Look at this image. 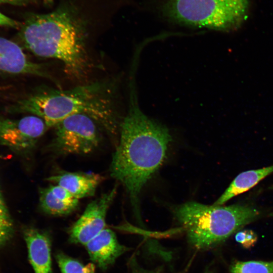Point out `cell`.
I'll list each match as a JSON object with an SVG mask.
<instances>
[{
	"label": "cell",
	"mask_w": 273,
	"mask_h": 273,
	"mask_svg": "<svg viewBox=\"0 0 273 273\" xmlns=\"http://www.w3.org/2000/svg\"><path fill=\"white\" fill-rule=\"evenodd\" d=\"M44 3L47 5H50L53 2V0H43Z\"/></svg>",
	"instance_id": "obj_23"
},
{
	"label": "cell",
	"mask_w": 273,
	"mask_h": 273,
	"mask_svg": "<svg viewBox=\"0 0 273 273\" xmlns=\"http://www.w3.org/2000/svg\"><path fill=\"white\" fill-rule=\"evenodd\" d=\"M13 230L11 219L0 193V246L9 240Z\"/></svg>",
	"instance_id": "obj_17"
},
{
	"label": "cell",
	"mask_w": 273,
	"mask_h": 273,
	"mask_svg": "<svg viewBox=\"0 0 273 273\" xmlns=\"http://www.w3.org/2000/svg\"><path fill=\"white\" fill-rule=\"evenodd\" d=\"M0 72L16 75H33L54 80L42 64L30 61L20 46L1 36Z\"/></svg>",
	"instance_id": "obj_9"
},
{
	"label": "cell",
	"mask_w": 273,
	"mask_h": 273,
	"mask_svg": "<svg viewBox=\"0 0 273 273\" xmlns=\"http://www.w3.org/2000/svg\"><path fill=\"white\" fill-rule=\"evenodd\" d=\"M39 205L47 214L55 216L68 215L77 208L79 202L67 203L56 197L49 187L41 188L39 193Z\"/></svg>",
	"instance_id": "obj_14"
},
{
	"label": "cell",
	"mask_w": 273,
	"mask_h": 273,
	"mask_svg": "<svg viewBox=\"0 0 273 273\" xmlns=\"http://www.w3.org/2000/svg\"><path fill=\"white\" fill-rule=\"evenodd\" d=\"M86 34L82 22L61 8L28 18L21 26L20 38L34 55L59 60L68 74L79 78L90 67Z\"/></svg>",
	"instance_id": "obj_3"
},
{
	"label": "cell",
	"mask_w": 273,
	"mask_h": 273,
	"mask_svg": "<svg viewBox=\"0 0 273 273\" xmlns=\"http://www.w3.org/2000/svg\"><path fill=\"white\" fill-rule=\"evenodd\" d=\"M56 259L62 273L95 272V266L93 263L84 265L64 253H58Z\"/></svg>",
	"instance_id": "obj_15"
},
{
	"label": "cell",
	"mask_w": 273,
	"mask_h": 273,
	"mask_svg": "<svg viewBox=\"0 0 273 273\" xmlns=\"http://www.w3.org/2000/svg\"><path fill=\"white\" fill-rule=\"evenodd\" d=\"M163 9L172 21L188 26L230 31L246 20L248 0H164Z\"/></svg>",
	"instance_id": "obj_5"
},
{
	"label": "cell",
	"mask_w": 273,
	"mask_h": 273,
	"mask_svg": "<svg viewBox=\"0 0 273 273\" xmlns=\"http://www.w3.org/2000/svg\"><path fill=\"white\" fill-rule=\"evenodd\" d=\"M49 127L41 118L33 115L17 120L0 118V140L15 150L33 148Z\"/></svg>",
	"instance_id": "obj_8"
},
{
	"label": "cell",
	"mask_w": 273,
	"mask_h": 273,
	"mask_svg": "<svg viewBox=\"0 0 273 273\" xmlns=\"http://www.w3.org/2000/svg\"><path fill=\"white\" fill-rule=\"evenodd\" d=\"M272 172L273 165L240 173L234 178L213 205H222L235 196L250 190Z\"/></svg>",
	"instance_id": "obj_13"
},
{
	"label": "cell",
	"mask_w": 273,
	"mask_h": 273,
	"mask_svg": "<svg viewBox=\"0 0 273 273\" xmlns=\"http://www.w3.org/2000/svg\"><path fill=\"white\" fill-rule=\"evenodd\" d=\"M54 127L55 136L47 149L55 154H87L101 142L98 123L85 114L69 116Z\"/></svg>",
	"instance_id": "obj_6"
},
{
	"label": "cell",
	"mask_w": 273,
	"mask_h": 273,
	"mask_svg": "<svg viewBox=\"0 0 273 273\" xmlns=\"http://www.w3.org/2000/svg\"><path fill=\"white\" fill-rule=\"evenodd\" d=\"M235 239L244 247L249 248L257 242V237L252 230H245L238 232L236 234Z\"/></svg>",
	"instance_id": "obj_18"
},
{
	"label": "cell",
	"mask_w": 273,
	"mask_h": 273,
	"mask_svg": "<svg viewBox=\"0 0 273 273\" xmlns=\"http://www.w3.org/2000/svg\"><path fill=\"white\" fill-rule=\"evenodd\" d=\"M127 113L120 123L111 176L124 187L136 213L142 189L163 163L171 136L168 128L141 111L131 80Z\"/></svg>",
	"instance_id": "obj_1"
},
{
	"label": "cell",
	"mask_w": 273,
	"mask_h": 273,
	"mask_svg": "<svg viewBox=\"0 0 273 273\" xmlns=\"http://www.w3.org/2000/svg\"><path fill=\"white\" fill-rule=\"evenodd\" d=\"M47 180L65 188L79 200L93 196L104 177L94 173L61 171Z\"/></svg>",
	"instance_id": "obj_11"
},
{
	"label": "cell",
	"mask_w": 273,
	"mask_h": 273,
	"mask_svg": "<svg viewBox=\"0 0 273 273\" xmlns=\"http://www.w3.org/2000/svg\"><path fill=\"white\" fill-rule=\"evenodd\" d=\"M231 273H273V261H237L230 268Z\"/></svg>",
	"instance_id": "obj_16"
},
{
	"label": "cell",
	"mask_w": 273,
	"mask_h": 273,
	"mask_svg": "<svg viewBox=\"0 0 273 273\" xmlns=\"http://www.w3.org/2000/svg\"><path fill=\"white\" fill-rule=\"evenodd\" d=\"M115 80L106 79L68 89L43 87L14 106V111L42 119L49 127L77 114L87 115L109 134L117 131Z\"/></svg>",
	"instance_id": "obj_2"
},
{
	"label": "cell",
	"mask_w": 273,
	"mask_h": 273,
	"mask_svg": "<svg viewBox=\"0 0 273 273\" xmlns=\"http://www.w3.org/2000/svg\"><path fill=\"white\" fill-rule=\"evenodd\" d=\"M49 188L56 197L64 202L67 203L79 202V200L76 198L70 192L59 185H51L49 187Z\"/></svg>",
	"instance_id": "obj_19"
},
{
	"label": "cell",
	"mask_w": 273,
	"mask_h": 273,
	"mask_svg": "<svg viewBox=\"0 0 273 273\" xmlns=\"http://www.w3.org/2000/svg\"><path fill=\"white\" fill-rule=\"evenodd\" d=\"M174 213L190 244L199 250L215 246L260 214L249 205H207L192 201L177 206Z\"/></svg>",
	"instance_id": "obj_4"
},
{
	"label": "cell",
	"mask_w": 273,
	"mask_h": 273,
	"mask_svg": "<svg viewBox=\"0 0 273 273\" xmlns=\"http://www.w3.org/2000/svg\"><path fill=\"white\" fill-rule=\"evenodd\" d=\"M24 237L34 273H52L51 244L47 234L29 228L24 231Z\"/></svg>",
	"instance_id": "obj_12"
},
{
	"label": "cell",
	"mask_w": 273,
	"mask_h": 273,
	"mask_svg": "<svg viewBox=\"0 0 273 273\" xmlns=\"http://www.w3.org/2000/svg\"><path fill=\"white\" fill-rule=\"evenodd\" d=\"M85 246L90 259L103 270L106 269L128 250L119 243L115 233L107 228Z\"/></svg>",
	"instance_id": "obj_10"
},
{
	"label": "cell",
	"mask_w": 273,
	"mask_h": 273,
	"mask_svg": "<svg viewBox=\"0 0 273 273\" xmlns=\"http://www.w3.org/2000/svg\"><path fill=\"white\" fill-rule=\"evenodd\" d=\"M117 192V187L88 204L69 231L71 242L85 245L105 228L108 210Z\"/></svg>",
	"instance_id": "obj_7"
},
{
	"label": "cell",
	"mask_w": 273,
	"mask_h": 273,
	"mask_svg": "<svg viewBox=\"0 0 273 273\" xmlns=\"http://www.w3.org/2000/svg\"><path fill=\"white\" fill-rule=\"evenodd\" d=\"M132 273H159L157 272H154L152 271H149L143 269L134 268L133 269Z\"/></svg>",
	"instance_id": "obj_21"
},
{
	"label": "cell",
	"mask_w": 273,
	"mask_h": 273,
	"mask_svg": "<svg viewBox=\"0 0 273 273\" xmlns=\"http://www.w3.org/2000/svg\"><path fill=\"white\" fill-rule=\"evenodd\" d=\"M26 1V0H0V4L3 3L17 4L21 2H24Z\"/></svg>",
	"instance_id": "obj_22"
},
{
	"label": "cell",
	"mask_w": 273,
	"mask_h": 273,
	"mask_svg": "<svg viewBox=\"0 0 273 273\" xmlns=\"http://www.w3.org/2000/svg\"><path fill=\"white\" fill-rule=\"evenodd\" d=\"M0 26L18 28L19 23L0 12Z\"/></svg>",
	"instance_id": "obj_20"
}]
</instances>
